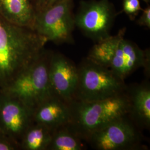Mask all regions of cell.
I'll use <instances>...</instances> for the list:
<instances>
[{
    "label": "cell",
    "mask_w": 150,
    "mask_h": 150,
    "mask_svg": "<svg viewBox=\"0 0 150 150\" xmlns=\"http://www.w3.org/2000/svg\"><path fill=\"white\" fill-rule=\"evenodd\" d=\"M47 42L31 28L0 16V89L9 86L37 59Z\"/></svg>",
    "instance_id": "obj_1"
},
{
    "label": "cell",
    "mask_w": 150,
    "mask_h": 150,
    "mask_svg": "<svg viewBox=\"0 0 150 150\" xmlns=\"http://www.w3.org/2000/svg\"><path fill=\"white\" fill-rule=\"evenodd\" d=\"M126 28L102 41L95 43L87 58L109 68L125 80L129 75L141 67L150 68V50H143L125 38Z\"/></svg>",
    "instance_id": "obj_2"
},
{
    "label": "cell",
    "mask_w": 150,
    "mask_h": 150,
    "mask_svg": "<svg viewBox=\"0 0 150 150\" xmlns=\"http://www.w3.org/2000/svg\"><path fill=\"white\" fill-rule=\"evenodd\" d=\"M71 121L69 127L82 139H87L97 129L117 118L127 116L129 98L126 92L107 99L69 103Z\"/></svg>",
    "instance_id": "obj_3"
},
{
    "label": "cell",
    "mask_w": 150,
    "mask_h": 150,
    "mask_svg": "<svg viewBox=\"0 0 150 150\" xmlns=\"http://www.w3.org/2000/svg\"><path fill=\"white\" fill-rule=\"evenodd\" d=\"M50 52L45 49L9 86L0 93L14 97L33 110L54 95L48 77Z\"/></svg>",
    "instance_id": "obj_4"
},
{
    "label": "cell",
    "mask_w": 150,
    "mask_h": 150,
    "mask_svg": "<svg viewBox=\"0 0 150 150\" xmlns=\"http://www.w3.org/2000/svg\"><path fill=\"white\" fill-rule=\"evenodd\" d=\"M78 68L79 80L75 100L93 101L107 99L125 92V80L109 68L86 57Z\"/></svg>",
    "instance_id": "obj_5"
},
{
    "label": "cell",
    "mask_w": 150,
    "mask_h": 150,
    "mask_svg": "<svg viewBox=\"0 0 150 150\" xmlns=\"http://www.w3.org/2000/svg\"><path fill=\"white\" fill-rule=\"evenodd\" d=\"M74 0H59L37 13L33 30L47 42L56 44L74 43L75 26Z\"/></svg>",
    "instance_id": "obj_6"
},
{
    "label": "cell",
    "mask_w": 150,
    "mask_h": 150,
    "mask_svg": "<svg viewBox=\"0 0 150 150\" xmlns=\"http://www.w3.org/2000/svg\"><path fill=\"white\" fill-rule=\"evenodd\" d=\"M117 16L110 0H82L75 13V26L97 43L111 36Z\"/></svg>",
    "instance_id": "obj_7"
},
{
    "label": "cell",
    "mask_w": 150,
    "mask_h": 150,
    "mask_svg": "<svg viewBox=\"0 0 150 150\" xmlns=\"http://www.w3.org/2000/svg\"><path fill=\"white\" fill-rule=\"evenodd\" d=\"M127 116L104 125L92 132L86 141L98 150L139 149L141 144V135Z\"/></svg>",
    "instance_id": "obj_8"
},
{
    "label": "cell",
    "mask_w": 150,
    "mask_h": 150,
    "mask_svg": "<svg viewBox=\"0 0 150 150\" xmlns=\"http://www.w3.org/2000/svg\"><path fill=\"white\" fill-rule=\"evenodd\" d=\"M48 77L54 94L68 103L75 100L78 84V68L59 52H50Z\"/></svg>",
    "instance_id": "obj_9"
},
{
    "label": "cell",
    "mask_w": 150,
    "mask_h": 150,
    "mask_svg": "<svg viewBox=\"0 0 150 150\" xmlns=\"http://www.w3.org/2000/svg\"><path fill=\"white\" fill-rule=\"evenodd\" d=\"M33 112L20 100L0 93V129L19 144L33 122Z\"/></svg>",
    "instance_id": "obj_10"
},
{
    "label": "cell",
    "mask_w": 150,
    "mask_h": 150,
    "mask_svg": "<svg viewBox=\"0 0 150 150\" xmlns=\"http://www.w3.org/2000/svg\"><path fill=\"white\" fill-rule=\"evenodd\" d=\"M69 103L55 95L40 104L33 112V122L55 130L71 123Z\"/></svg>",
    "instance_id": "obj_11"
},
{
    "label": "cell",
    "mask_w": 150,
    "mask_h": 150,
    "mask_svg": "<svg viewBox=\"0 0 150 150\" xmlns=\"http://www.w3.org/2000/svg\"><path fill=\"white\" fill-rule=\"evenodd\" d=\"M129 103V114L136 125L143 129L150 127V85L142 83L126 89Z\"/></svg>",
    "instance_id": "obj_12"
},
{
    "label": "cell",
    "mask_w": 150,
    "mask_h": 150,
    "mask_svg": "<svg viewBox=\"0 0 150 150\" xmlns=\"http://www.w3.org/2000/svg\"><path fill=\"white\" fill-rule=\"evenodd\" d=\"M36 15L32 0H0V16L11 23L33 30Z\"/></svg>",
    "instance_id": "obj_13"
},
{
    "label": "cell",
    "mask_w": 150,
    "mask_h": 150,
    "mask_svg": "<svg viewBox=\"0 0 150 150\" xmlns=\"http://www.w3.org/2000/svg\"><path fill=\"white\" fill-rule=\"evenodd\" d=\"M54 131L44 125L33 122L22 137L20 150H48Z\"/></svg>",
    "instance_id": "obj_14"
},
{
    "label": "cell",
    "mask_w": 150,
    "mask_h": 150,
    "mask_svg": "<svg viewBox=\"0 0 150 150\" xmlns=\"http://www.w3.org/2000/svg\"><path fill=\"white\" fill-rule=\"evenodd\" d=\"M81 139L67 125L54 131L48 150H82Z\"/></svg>",
    "instance_id": "obj_15"
},
{
    "label": "cell",
    "mask_w": 150,
    "mask_h": 150,
    "mask_svg": "<svg viewBox=\"0 0 150 150\" xmlns=\"http://www.w3.org/2000/svg\"><path fill=\"white\" fill-rule=\"evenodd\" d=\"M142 10L140 0H122V12L131 21H134Z\"/></svg>",
    "instance_id": "obj_16"
},
{
    "label": "cell",
    "mask_w": 150,
    "mask_h": 150,
    "mask_svg": "<svg viewBox=\"0 0 150 150\" xmlns=\"http://www.w3.org/2000/svg\"><path fill=\"white\" fill-rule=\"evenodd\" d=\"M20 150V144L0 129V150Z\"/></svg>",
    "instance_id": "obj_17"
},
{
    "label": "cell",
    "mask_w": 150,
    "mask_h": 150,
    "mask_svg": "<svg viewBox=\"0 0 150 150\" xmlns=\"http://www.w3.org/2000/svg\"><path fill=\"white\" fill-rule=\"evenodd\" d=\"M136 23L139 26L150 28V5L147 4L145 8H142L141 15L136 20Z\"/></svg>",
    "instance_id": "obj_18"
},
{
    "label": "cell",
    "mask_w": 150,
    "mask_h": 150,
    "mask_svg": "<svg viewBox=\"0 0 150 150\" xmlns=\"http://www.w3.org/2000/svg\"><path fill=\"white\" fill-rule=\"evenodd\" d=\"M59 0H32L33 5L38 13L41 11L47 9L50 6L53 5Z\"/></svg>",
    "instance_id": "obj_19"
},
{
    "label": "cell",
    "mask_w": 150,
    "mask_h": 150,
    "mask_svg": "<svg viewBox=\"0 0 150 150\" xmlns=\"http://www.w3.org/2000/svg\"><path fill=\"white\" fill-rule=\"evenodd\" d=\"M142 1H143L144 2H145V3H146L147 5V4H149V3H150V0H142Z\"/></svg>",
    "instance_id": "obj_20"
}]
</instances>
